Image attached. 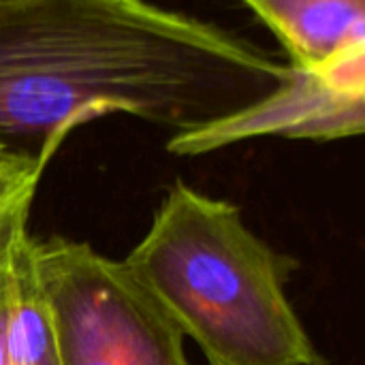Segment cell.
Wrapping results in <instances>:
<instances>
[{
    "label": "cell",
    "mask_w": 365,
    "mask_h": 365,
    "mask_svg": "<svg viewBox=\"0 0 365 365\" xmlns=\"http://www.w3.org/2000/svg\"><path fill=\"white\" fill-rule=\"evenodd\" d=\"M49 160V156H32L0 145V184L30 175H43Z\"/></svg>",
    "instance_id": "ba28073f"
},
{
    "label": "cell",
    "mask_w": 365,
    "mask_h": 365,
    "mask_svg": "<svg viewBox=\"0 0 365 365\" xmlns=\"http://www.w3.org/2000/svg\"><path fill=\"white\" fill-rule=\"evenodd\" d=\"M297 68H319L365 45V0H242Z\"/></svg>",
    "instance_id": "8992f818"
},
{
    "label": "cell",
    "mask_w": 365,
    "mask_h": 365,
    "mask_svg": "<svg viewBox=\"0 0 365 365\" xmlns=\"http://www.w3.org/2000/svg\"><path fill=\"white\" fill-rule=\"evenodd\" d=\"M28 218L24 207L0 229V365H58Z\"/></svg>",
    "instance_id": "5b68a950"
},
{
    "label": "cell",
    "mask_w": 365,
    "mask_h": 365,
    "mask_svg": "<svg viewBox=\"0 0 365 365\" xmlns=\"http://www.w3.org/2000/svg\"><path fill=\"white\" fill-rule=\"evenodd\" d=\"M43 175H30L0 184V229L24 207H32Z\"/></svg>",
    "instance_id": "52a82bcc"
},
{
    "label": "cell",
    "mask_w": 365,
    "mask_h": 365,
    "mask_svg": "<svg viewBox=\"0 0 365 365\" xmlns=\"http://www.w3.org/2000/svg\"><path fill=\"white\" fill-rule=\"evenodd\" d=\"M289 73L257 43L148 0H0V145L24 154L53 158L113 113L188 130Z\"/></svg>",
    "instance_id": "6da1fadb"
},
{
    "label": "cell",
    "mask_w": 365,
    "mask_h": 365,
    "mask_svg": "<svg viewBox=\"0 0 365 365\" xmlns=\"http://www.w3.org/2000/svg\"><path fill=\"white\" fill-rule=\"evenodd\" d=\"M124 263L207 365H329L287 297L299 261L227 199L175 180Z\"/></svg>",
    "instance_id": "7a4b0ae2"
},
{
    "label": "cell",
    "mask_w": 365,
    "mask_h": 365,
    "mask_svg": "<svg viewBox=\"0 0 365 365\" xmlns=\"http://www.w3.org/2000/svg\"><path fill=\"white\" fill-rule=\"evenodd\" d=\"M58 365H190L184 336L124 261L90 244L32 235Z\"/></svg>",
    "instance_id": "3957f363"
},
{
    "label": "cell",
    "mask_w": 365,
    "mask_h": 365,
    "mask_svg": "<svg viewBox=\"0 0 365 365\" xmlns=\"http://www.w3.org/2000/svg\"><path fill=\"white\" fill-rule=\"evenodd\" d=\"M365 130V45L319 68L291 66L263 98L167 141L175 156H201L257 137L338 141Z\"/></svg>",
    "instance_id": "277c9868"
}]
</instances>
